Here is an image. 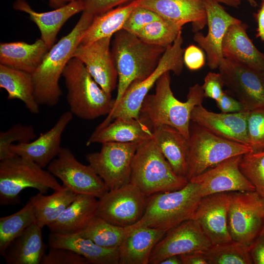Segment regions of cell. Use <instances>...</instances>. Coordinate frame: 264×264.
<instances>
[{"label": "cell", "instance_id": "8d00e7d4", "mask_svg": "<svg viewBox=\"0 0 264 264\" xmlns=\"http://www.w3.org/2000/svg\"><path fill=\"white\" fill-rule=\"evenodd\" d=\"M209 264H252L248 247L240 242H229L212 244L202 251Z\"/></svg>", "mask_w": 264, "mask_h": 264}, {"label": "cell", "instance_id": "277c9868", "mask_svg": "<svg viewBox=\"0 0 264 264\" xmlns=\"http://www.w3.org/2000/svg\"><path fill=\"white\" fill-rule=\"evenodd\" d=\"M62 76L67 90V102L73 115L92 120L110 112L115 99L94 81L80 60L72 57Z\"/></svg>", "mask_w": 264, "mask_h": 264}, {"label": "cell", "instance_id": "e575fe53", "mask_svg": "<svg viewBox=\"0 0 264 264\" xmlns=\"http://www.w3.org/2000/svg\"><path fill=\"white\" fill-rule=\"evenodd\" d=\"M77 195L64 186L49 196L41 194L36 205V223L43 228L55 221L75 200Z\"/></svg>", "mask_w": 264, "mask_h": 264}, {"label": "cell", "instance_id": "603a6c76", "mask_svg": "<svg viewBox=\"0 0 264 264\" xmlns=\"http://www.w3.org/2000/svg\"><path fill=\"white\" fill-rule=\"evenodd\" d=\"M247 25L242 22L231 25L222 44L224 58L240 65L264 71V53L249 38Z\"/></svg>", "mask_w": 264, "mask_h": 264}, {"label": "cell", "instance_id": "f546056e", "mask_svg": "<svg viewBox=\"0 0 264 264\" xmlns=\"http://www.w3.org/2000/svg\"><path fill=\"white\" fill-rule=\"evenodd\" d=\"M166 232L148 227L130 232L118 247L119 264H149L153 249Z\"/></svg>", "mask_w": 264, "mask_h": 264}, {"label": "cell", "instance_id": "bcb514c9", "mask_svg": "<svg viewBox=\"0 0 264 264\" xmlns=\"http://www.w3.org/2000/svg\"><path fill=\"white\" fill-rule=\"evenodd\" d=\"M183 62L189 70H197L205 65V55L201 48L191 44L184 49Z\"/></svg>", "mask_w": 264, "mask_h": 264}, {"label": "cell", "instance_id": "d590c367", "mask_svg": "<svg viewBox=\"0 0 264 264\" xmlns=\"http://www.w3.org/2000/svg\"><path fill=\"white\" fill-rule=\"evenodd\" d=\"M129 233L127 227L114 225L96 216L77 234L101 247L112 248L118 247Z\"/></svg>", "mask_w": 264, "mask_h": 264}, {"label": "cell", "instance_id": "7a4b0ae2", "mask_svg": "<svg viewBox=\"0 0 264 264\" xmlns=\"http://www.w3.org/2000/svg\"><path fill=\"white\" fill-rule=\"evenodd\" d=\"M94 17L82 12L74 28L51 47L32 74L34 96L39 105L53 107L59 102L62 95L60 78Z\"/></svg>", "mask_w": 264, "mask_h": 264}, {"label": "cell", "instance_id": "60d3db41", "mask_svg": "<svg viewBox=\"0 0 264 264\" xmlns=\"http://www.w3.org/2000/svg\"><path fill=\"white\" fill-rule=\"evenodd\" d=\"M247 134L249 146L252 152L264 150V108L249 111Z\"/></svg>", "mask_w": 264, "mask_h": 264}, {"label": "cell", "instance_id": "5bb4252c", "mask_svg": "<svg viewBox=\"0 0 264 264\" xmlns=\"http://www.w3.org/2000/svg\"><path fill=\"white\" fill-rule=\"evenodd\" d=\"M227 90L245 110L264 108V71L224 58L218 68Z\"/></svg>", "mask_w": 264, "mask_h": 264}, {"label": "cell", "instance_id": "11a10c76", "mask_svg": "<svg viewBox=\"0 0 264 264\" xmlns=\"http://www.w3.org/2000/svg\"><path fill=\"white\" fill-rule=\"evenodd\" d=\"M241 1L242 0H245L246 1H247L248 4L252 6V7H256L257 6V0H241ZM262 1L263 0H262Z\"/></svg>", "mask_w": 264, "mask_h": 264}, {"label": "cell", "instance_id": "d6a6232c", "mask_svg": "<svg viewBox=\"0 0 264 264\" xmlns=\"http://www.w3.org/2000/svg\"><path fill=\"white\" fill-rule=\"evenodd\" d=\"M0 87L7 91V99H19L31 113H39L32 74L0 64Z\"/></svg>", "mask_w": 264, "mask_h": 264}, {"label": "cell", "instance_id": "3957f363", "mask_svg": "<svg viewBox=\"0 0 264 264\" xmlns=\"http://www.w3.org/2000/svg\"><path fill=\"white\" fill-rule=\"evenodd\" d=\"M167 48L146 43L124 29L114 34L111 52L118 84L113 107L132 83L143 80L153 73Z\"/></svg>", "mask_w": 264, "mask_h": 264}, {"label": "cell", "instance_id": "9a60e30c", "mask_svg": "<svg viewBox=\"0 0 264 264\" xmlns=\"http://www.w3.org/2000/svg\"><path fill=\"white\" fill-rule=\"evenodd\" d=\"M212 244L197 223L188 220L166 232L153 249L149 264H160L173 255L203 251Z\"/></svg>", "mask_w": 264, "mask_h": 264}, {"label": "cell", "instance_id": "ab89813d", "mask_svg": "<svg viewBox=\"0 0 264 264\" xmlns=\"http://www.w3.org/2000/svg\"><path fill=\"white\" fill-rule=\"evenodd\" d=\"M32 125L16 124L5 132H0V161L15 156L10 151L11 146L17 143L29 142L36 138Z\"/></svg>", "mask_w": 264, "mask_h": 264}, {"label": "cell", "instance_id": "f1b7e54d", "mask_svg": "<svg viewBox=\"0 0 264 264\" xmlns=\"http://www.w3.org/2000/svg\"><path fill=\"white\" fill-rule=\"evenodd\" d=\"M153 139L175 173L186 177L189 152L188 139L176 129L167 125L153 128Z\"/></svg>", "mask_w": 264, "mask_h": 264}, {"label": "cell", "instance_id": "4fadbf2b", "mask_svg": "<svg viewBox=\"0 0 264 264\" xmlns=\"http://www.w3.org/2000/svg\"><path fill=\"white\" fill-rule=\"evenodd\" d=\"M47 170L60 179L63 186L77 195H88L99 199L109 190L94 170L79 162L68 148L62 147Z\"/></svg>", "mask_w": 264, "mask_h": 264}, {"label": "cell", "instance_id": "52a82bcc", "mask_svg": "<svg viewBox=\"0 0 264 264\" xmlns=\"http://www.w3.org/2000/svg\"><path fill=\"white\" fill-rule=\"evenodd\" d=\"M183 43L181 31L173 44L166 48L153 73L143 80L132 83L96 129L102 128L116 118H138L144 99L161 76L167 71L177 75L181 73L184 65Z\"/></svg>", "mask_w": 264, "mask_h": 264}, {"label": "cell", "instance_id": "7402d4cb", "mask_svg": "<svg viewBox=\"0 0 264 264\" xmlns=\"http://www.w3.org/2000/svg\"><path fill=\"white\" fill-rule=\"evenodd\" d=\"M138 5L181 26L190 22L195 33L207 25L204 0H138Z\"/></svg>", "mask_w": 264, "mask_h": 264}, {"label": "cell", "instance_id": "74e56055", "mask_svg": "<svg viewBox=\"0 0 264 264\" xmlns=\"http://www.w3.org/2000/svg\"><path fill=\"white\" fill-rule=\"evenodd\" d=\"M182 27L161 18L146 25L135 35L146 43L167 48L173 44Z\"/></svg>", "mask_w": 264, "mask_h": 264}, {"label": "cell", "instance_id": "816d5d0a", "mask_svg": "<svg viewBox=\"0 0 264 264\" xmlns=\"http://www.w3.org/2000/svg\"><path fill=\"white\" fill-rule=\"evenodd\" d=\"M160 264H182L179 255H173L163 260Z\"/></svg>", "mask_w": 264, "mask_h": 264}, {"label": "cell", "instance_id": "f6af8a7d", "mask_svg": "<svg viewBox=\"0 0 264 264\" xmlns=\"http://www.w3.org/2000/svg\"><path fill=\"white\" fill-rule=\"evenodd\" d=\"M204 97L219 100L223 93V81L220 73L213 72H208L204 79L201 86Z\"/></svg>", "mask_w": 264, "mask_h": 264}, {"label": "cell", "instance_id": "7dc6e473", "mask_svg": "<svg viewBox=\"0 0 264 264\" xmlns=\"http://www.w3.org/2000/svg\"><path fill=\"white\" fill-rule=\"evenodd\" d=\"M216 102L221 112L236 113L245 110L242 104L227 90H224L220 98Z\"/></svg>", "mask_w": 264, "mask_h": 264}, {"label": "cell", "instance_id": "5b68a950", "mask_svg": "<svg viewBox=\"0 0 264 264\" xmlns=\"http://www.w3.org/2000/svg\"><path fill=\"white\" fill-rule=\"evenodd\" d=\"M201 198L199 186L191 181L180 189L154 194L148 197L145 211L141 219L127 227L129 232L145 227L167 232L192 219Z\"/></svg>", "mask_w": 264, "mask_h": 264}, {"label": "cell", "instance_id": "484cf974", "mask_svg": "<svg viewBox=\"0 0 264 264\" xmlns=\"http://www.w3.org/2000/svg\"><path fill=\"white\" fill-rule=\"evenodd\" d=\"M48 244L49 247L65 248L73 250L86 258L89 264H119L118 247H101L77 233L50 232Z\"/></svg>", "mask_w": 264, "mask_h": 264}, {"label": "cell", "instance_id": "ee69618b", "mask_svg": "<svg viewBox=\"0 0 264 264\" xmlns=\"http://www.w3.org/2000/svg\"><path fill=\"white\" fill-rule=\"evenodd\" d=\"M80 1L86 12L94 17L103 14L115 7L134 0H77Z\"/></svg>", "mask_w": 264, "mask_h": 264}, {"label": "cell", "instance_id": "d4e9b609", "mask_svg": "<svg viewBox=\"0 0 264 264\" xmlns=\"http://www.w3.org/2000/svg\"><path fill=\"white\" fill-rule=\"evenodd\" d=\"M153 138L152 127L141 116L138 118H116L102 128L95 129L86 145L110 142L141 143Z\"/></svg>", "mask_w": 264, "mask_h": 264}, {"label": "cell", "instance_id": "f35d334b", "mask_svg": "<svg viewBox=\"0 0 264 264\" xmlns=\"http://www.w3.org/2000/svg\"><path fill=\"white\" fill-rule=\"evenodd\" d=\"M239 167L243 175L255 187V191L264 198V150L243 154Z\"/></svg>", "mask_w": 264, "mask_h": 264}, {"label": "cell", "instance_id": "7bdbcfd3", "mask_svg": "<svg viewBox=\"0 0 264 264\" xmlns=\"http://www.w3.org/2000/svg\"><path fill=\"white\" fill-rule=\"evenodd\" d=\"M43 258L41 264H89L82 256L69 249L49 247Z\"/></svg>", "mask_w": 264, "mask_h": 264}, {"label": "cell", "instance_id": "ba28073f", "mask_svg": "<svg viewBox=\"0 0 264 264\" xmlns=\"http://www.w3.org/2000/svg\"><path fill=\"white\" fill-rule=\"evenodd\" d=\"M56 177L26 158L15 155L0 162V205L20 202V193L32 188L45 194L49 189H62Z\"/></svg>", "mask_w": 264, "mask_h": 264}, {"label": "cell", "instance_id": "c3c4849f", "mask_svg": "<svg viewBox=\"0 0 264 264\" xmlns=\"http://www.w3.org/2000/svg\"><path fill=\"white\" fill-rule=\"evenodd\" d=\"M248 251L253 264H264V226Z\"/></svg>", "mask_w": 264, "mask_h": 264}, {"label": "cell", "instance_id": "83f0119b", "mask_svg": "<svg viewBox=\"0 0 264 264\" xmlns=\"http://www.w3.org/2000/svg\"><path fill=\"white\" fill-rule=\"evenodd\" d=\"M49 49L41 39L32 44L0 43V64L33 74Z\"/></svg>", "mask_w": 264, "mask_h": 264}, {"label": "cell", "instance_id": "8992f818", "mask_svg": "<svg viewBox=\"0 0 264 264\" xmlns=\"http://www.w3.org/2000/svg\"><path fill=\"white\" fill-rule=\"evenodd\" d=\"M130 182L148 197L180 189L189 181L175 173L152 138L138 147L132 162Z\"/></svg>", "mask_w": 264, "mask_h": 264}, {"label": "cell", "instance_id": "8fae6325", "mask_svg": "<svg viewBox=\"0 0 264 264\" xmlns=\"http://www.w3.org/2000/svg\"><path fill=\"white\" fill-rule=\"evenodd\" d=\"M140 144L105 143L99 152L88 154L86 159L109 190L116 189L130 182L132 160Z\"/></svg>", "mask_w": 264, "mask_h": 264}, {"label": "cell", "instance_id": "44dd1931", "mask_svg": "<svg viewBox=\"0 0 264 264\" xmlns=\"http://www.w3.org/2000/svg\"><path fill=\"white\" fill-rule=\"evenodd\" d=\"M249 112L244 110L236 113H216L207 110L201 104L193 109L191 121L219 136L249 146Z\"/></svg>", "mask_w": 264, "mask_h": 264}, {"label": "cell", "instance_id": "b9f144b4", "mask_svg": "<svg viewBox=\"0 0 264 264\" xmlns=\"http://www.w3.org/2000/svg\"><path fill=\"white\" fill-rule=\"evenodd\" d=\"M161 18L154 11L138 5L128 17L122 29L136 35L146 25Z\"/></svg>", "mask_w": 264, "mask_h": 264}, {"label": "cell", "instance_id": "db71d44e", "mask_svg": "<svg viewBox=\"0 0 264 264\" xmlns=\"http://www.w3.org/2000/svg\"><path fill=\"white\" fill-rule=\"evenodd\" d=\"M221 4L226 5L234 8H238L241 4V0H213Z\"/></svg>", "mask_w": 264, "mask_h": 264}, {"label": "cell", "instance_id": "30bf717a", "mask_svg": "<svg viewBox=\"0 0 264 264\" xmlns=\"http://www.w3.org/2000/svg\"><path fill=\"white\" fill-rule=\"evenodd\" d=\"M228 227L232 240L249 247L264 226V198L255 191L229 192Z\"/></svg>", "mask_w": 264, "mask_h": 264}, {"label": "cell", "instance_id": "e0dca14e", "mask_svg": "<svg viewBox=\"0 0 264 264\" xmlns=\"http://www.w3.org/2000/svg\"><path fill=\"white\" fill-rule=\"evenodd\" d=\"M112 37L98 39L88 44H79L72 57L80 60L94 81L111 94L118 82V73L110 50Z\"/></svg>", "mask_w": 264, "mask_h": 264}, {"label": "cell", "instance_id": "6da1fadb", "mask_svg": "<svg viewBox=\"0 0 264 264\" xmlns=\"http://www.w3.org/2000/svg\"><path fill=\"white\" fill-rule=\"evenodd\" d=\"M170 72H165L157 80L155 93L146 96L139 116L153 129L167 125L176 129L189 139L191 113L195 107L202 104L203 90L201 85L196 84L189 88L185 102L178 100L171 88Z\"/></svg>", "mask_w": 264, "mask_h": 264}, {"label": "cell", "instance_id": "7c38bea8", "mask_svg": "<svg viewBox=\"0 0 264 264\" xmlns=\"http://www.w3.org/2000/svg\"><path fill=\"white\" fill-rule=\"evenodd\" d=\"M147 199L136 186L129 182L109 190L98 199L96 216L117 226H131L142 217Z\"/></svg>", "mask_w": 264, "mask_h": 264}, {"label": "cell", "instance_id": "836d02e7", "mask_svg": "<svg viewBox=\"0 0 264 264\" xmlns=\"http://www.w3.org/2000/svg\"><path fill=\"white\" fill-rule=\"evenodd\" d=\"M41 193L28 199L16 213L0 218V255L2 256L11 241L25 229L36 222L35 208Z\"/></svg>", "mask_w": 264, "mask_h": 264}, {"label": "cell", "instance_id": "9c48e42d", "mask_svg": "<svg viewBox=\"0 0 264 264\" xmlns=\"http://www.w3.org/2000/svg\"><path fill=\"white\" fill-rule=\"evenodd\" d=\"M188 140V181L225 159L252 152L248 146L219 136L192 122Z\"/></svg>", "mask_w": 264, "mask_h": 264}, {"label": "cell", "instance_id": "f907efd6", "mask_svg": "<svg viewBox=\"0 0 264 264\" xmlns=\"http://www.w3.org/2000/svg\"><path fill=\"white\" fill-rule=\"evenodd\" d=\"M254 17L257 23L256 37L264 42V0Z\"/></svg>", "mask_w": 264, "mask_h": 264}, {"label": "cell", "instance_id": "4dcf8cb0", "mask_svg": "<svg viewBox=\"0 0 264 264\" xmlns=\"http://www.w3.org/2000/svg\"><path fill=\"white\" fill-rule=\"evenodd\" d=\"M97 204L98 198L94 196L77 195L58 219L47 227L51 233H78L96 216Z\"/></svg>", "mask_w": 264, "mask_h": 264}, {"label": "cell", "instance_id": "f5cc1de1", "mask_svg": "<svg viewBox=\"0 0 264 264\" xmlns=\"http://www.w3.org/2000/svg\"><path fill=\"white\" fill-rule=\"evenodd\" d=\"M49 5L53 9L62 7L72 0H48Z\"/></svg>", "mask_w": 264, "mask_h": 264}, {"label": "cell", "instance_id": "ac0fdd59", "mask_svg": "<svg viewBox=\"0 0 264 264\" xmlns=\"http://www.w3.org/2000/svg\"><path fill=\"white\" fill-rule=\"evenodd\" d=\"M242 155L225 159L189 181L199 186L202 197L223 192L255 191L254 185L240 169L239 163Z\"/></svg>", "mask_w": 264, "mask_h": 264}, {"label": "cell", "instance_id": "1f68e13d", "mask_svg": "<svg viewBox=\"0 0 264 264\" xmlns=\"http://www.w3.org/2000/svg\"><path fill=\"white\" fill-rule=\"evenodd\" d=\"M138 5V0H134L95 16L79 44H88L103 38L112 37L123 29L128 17Z\"/></svg>", "mask_w": 264, "mask_h": 264}, {"label": "cell", "instance_id": "2e32d148", "mask_svg": "<svg viewBox=\"0 0 264 264\" xmlns=\"http://www.w3.org/2000/svg\"><path fill=\"white\" fill-rule=\"evenodd\" d=\"M207 16L208 32L195 33L193 39L206 53L207 65L211 69L218 68L224 57L222 44L229 27L242 21L229 14L221 5L213 0H204Z\"/></svg>", "mask_w": 264, "mask_h": 264}, {"label": "cell", "instance_id": "681fc988", "mask_svg": "<svg viewBox=\"0 0 264 264\" xmlns=\"http://www.w3.org/2000/svg\"><path fill=\"white\" fill-rule=\"evenodd\" d=\"M179 256L182 264H209L202 251H194Z\"/></svg>", "mask_w": 264, "mask_h": 264}, {"label": "cell", "instance_id": "d6986e66", "mask_svg": "<svg viewBox=\"0 0 264 264\" xmlns=\"http://www.w3.org/2000/svg\"><path fill=\"white\" fill-rule=\"evenodd\" d=\"M229 192L203 197L192 220L199 225L212 244L232 240L228 227Z\"/></svg>", "mask_w": 264, "mask_h": 264}, {"label": "cell", "instance_id": "ffe728a7", "mask_svg": "<svg viewBox=\"0 0 264 264\" xmlns=\"http://www.w3.org/2000/svg\"><path fill=\"white\" fill-rule=\"evenodd\" d=\"M72 118L70 111L63 112L49 130L29 142L12 145L11 152L15 155L29 159L44 169L59 154L62 135Z\"/></svg>", "mask_w": 264, "mask_h": 264}, {"label": "cell", "instance_id": "4316f807", "mask_svg": "<svg viewBox=\"0 0 264 264\" xmlns=\"http://www.w3.org/2000/svg\"><path fill=\"white\" fill-rule=\"evenodd\" d=\"M45 254L42 228L34 222L11 241L2 256L7 264H40Z\"/></svg>", "mask_w": 264, "mask_h": 264}, {"label": "cell", "instance_id": "cb8c5ba5", "mask_svg": "<svg viewBox=\"0 0 264 264\" xmlns=\"http://www.w3.org/2000/svg\"><path fill=\"white\" fill-rule=\"evenodd\" d=\"M14 9L27 13L30 19L38 27L41 38L50 49L54 45L57 34L63 24L72 16L84 11L82 3L72 0L67 4L45 12L33 10L25 0H16Z\"/></svg>", "mask_w": 264, "mask_h": 264}]
</instances>
